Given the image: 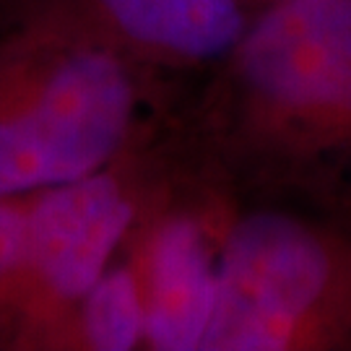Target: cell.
<instances>
[{
    "mask_svg": "<svg viewBox=\"0 0 351 351\" xmlns=\"http://www.w3.org/2000/svg\"><path fill=\"white\" fill-rule=\"evenodd\" d=\"M125 60L78 32L0 52V195H32L114 162L136 117Z\"/></svg>",
    "mask_w": 351,
    "mask_h": 351,
    "instance_id": "obj_1",
    "label": "cell"
},
{
    "mask_svg": "<svg viewBox=\"0 0 351 351\" xmlns=\"http://www.w3.org/2000/svg\"><path fill=\"white\" fill-rule=\"evenodd\" d=\"M99 42L167 63H211L237 50L250 19L245 0H75Z\"/></svg>",
    "mask_w": 351,
    "mask_h": 351,
    "instance_id": "obj_6",
    "label": "cell"
},
{
    "mask_svg": "<svg viewBox=\"0 0 351 351\" xmlns=\"http://www.w3.org/2000/svg\"><path fill=\"white\" fill-rule=\"evenodd\" d=\"M81 341L94 351L138 349L146 341V304L141 271L133 265L107 268L78 302Z\"/></svg>",
    "mask_w": 351,
    "mask_h": 351,
    "instance_id": "obj_7",
    "label": "cell"
},
{
    "mask_svg": "<svg viewBox=\"0 0 351 351\" xmlns=\"http://www.w3.org/2000/svg\"><path fill=\"white\" fill-rule=\"evenodd\" d=\"M245 3H255V5L263 8V5H271V3H278V0H245Z\"/></svg>",
    "mask_w": 351,
    "mask_h": 351,
    "instance_id": "obj_9",
    "label": "cell"
},
{
    "mask_svg": "<svg viewBox=\"0 0 351 351\" xmlns=\"http://www.w3.org/2000/svg\"><path fill=\"white\" fill-rule=\"evenodd\" d=\"M232 58L250 138L284 162H317L351 94V0L263 5Z\"/></svg>",
    "mask_w": 351,
    "mask_h": 351,
    "instance_id": "obj_3",
    "label": "cell"
},
{
    "mask_svg": "<svg viewBox=\"0 0 351 351\" xmlns=\"http://www.w3.org/2000/svg\"><path fill=\"white\" fill-rule=\"evenodd\" d=\"M351 349V226L289 211L239 216L219 250L201 351Z\"/></svg>",
    "mask_w": 351,
    "mask_h": 351,
    "instance_id": "obj_2",
    "label": "cell"
},
{
    "mask_svg": "<svg viewBox=\"0 0 351 351\" xmlns=\"http://www.w3.org/2000/svg\"><path fill=\"white\" fill-rule=\"evenodd\" d=\"M136 211L130 177L120 175L112 164L32 193L26 263L13 300L26 289L45 313L78 304L110 268Z\"/></svg>",
    "mask_w": 351,
    "mask_h": 351,
    "instance_id": "obj_4",
    "label": "cell"
},
{
    "mask_svg": "<svg viewBox=\"0 0 351 351\" xmlns=\"http://www.w3.org/2000/svg\"><path fill=\"white\" fill-rule=\"evenodd\" d=\"M32 195H0V302L13 300L26 263Z\"/></svg>",
    "mask_w": 351,
    "mask_h": 351,
    "instance_id": "obj_8",
    "label": "cell"
},
{
    "mask_svg": "<svg viewBox=\"0 0 351 351\" xmlns=\"http://www.w3.org/2000/svg\"><path fill=\"white\" fill-rule=\"evenodd\" d=\"M219 252L193 216H169L154 229L141 268L146 346L201 351L216 307Z\"/></svg>",
    "mask_w": 351,
    "mask_h": 351,
    "instance_id": "obj_5",
    "label": "cell"
}]
</instances>
